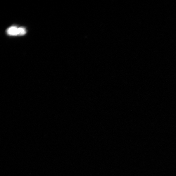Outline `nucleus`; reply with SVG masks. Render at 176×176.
<instances>
[{"instance_id":"obj_2","label":"nucleus","mask_w":176,"mask_h":176,"mask_svg":"<svg viewBox=\"0 0 176 176\" xmlns=\"http://www.w3.org/2000/svg\"><path fill=\"white\" fill-rule=\"evenodd\" d=\"M19 35H23L26 33V30L24 28L20 27L18 28Z\"/></svg>"},{"instance_id":"obj_1","label":"nucleus","mask_w":176,"mask_h":176,"mask_svg":"<svg viewBox=\"0 0 176 176\" xmlns=\"http://www.w3.org/2000/svg\"><path fill=\"white\" fill-rule=\"evenodd\" d=\"M8 34L11 35H19L18 28L13 26L8 28L7 30Z\"/></svg>"}]
</instances>
